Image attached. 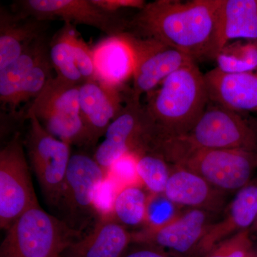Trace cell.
<instances>
[{
	"mask_svg": "<svg viewBox=\"0 0 257 257\" xmlns=\"http://www.w3.org/2000/svg\"><path fill=\"white\" fill-rule=\"evenodd\" d=\"M220 0L146 3L128 22L135 36L151 38L174 47L193 60H216Z\"/></svg>",
	"mask_w": 257,
	"mask_h": 257,
	"instance_id": "6da1fadb",
	"label": "cell"
},
{
	"mask_svg": "<svg viewBox=\"0 0 257 257\" xmlns=\"http://www.w3.org/2000/svg\"><path fill=\"white\" fill-rule=\"evenodd\" d=\"M150 94L145 106L157 133L164 136L189 133L209 103L204 74L196 62L170 74Z\"/></svg>",
	"mask_w": 257,
	"mask_h": 257,
	"instance_id": "7a4b0ae2",
	"label": "cell"
},
{
	"mask_svg": "<svg viewBox=\"0 0 257 257\" xmlns=\"http://www.w3.org/2000/svg\"><path fill=\"white\" fill-rule=\"evenodd\" d=\"M82 236L37 203L7 230L0 257H61L70 243Z\"/></svg>",
	"mask_w": 257,
	"mask_h": 257,
	"instance_id": "3957f363",
	"label": "cell"
},
{
	"mask_svg": "<svg viewBox=\"0 0 257 257\" xmlns=\"http://www.w3.org/2000/svg\"><path fill=\"white\" fill-rule=\"evenodd\" d=\"M257 135L236 111L209 102L192 130L171 139L172 158L193 150H243L255 152Z\"/></svg>",
	"mask_w": 257,
	"mask_h": 257,
	"instance_id": "277c9868",
	"label": "cell"
},
{
	"mask_svg": "<svg viewBox=\"0 0 257 257\" xmlns=\"http://www.w3.org/2000/svg\"><path fill=\"white\" fill-rule=\"evenodd\" d=\"M79 87L51 77L27 112L35 114L55 138L71 146L89 147L81 118Z\"/></svg>",
	"mask_w": 257,
	"mask_h": 257,
	"instance_id": "5b68a950",
	"label": "cell"
},
{
	"mask_svg": "<svg viewBox=\"0 0 257 257\" xmlns=\"http://www.w3.org/2000/svg\"><path fill=\"white\" fill-rule=\"evenodd\" d=\"M26 147L30 167L36 176L47 203L58 206L72 154L71 145L55 138L43 127L36 116L27 112Z\"/></svg>",
	"mask_w": 257,
	"mask_h": 257,
	"instance_id": "8992f818",
	"label": "cell"
},
{
	"mask_svg": "<svg viewBox=\"0 0 257 257\" xmlns=\"http://www.w3.org/2000/svg\"><path fill=\"white\" fill-rule=\"evenodd\" d=\"M154 126L145 106L128 93L121 112L106 128L93 157L107 174L114 162L126 154L146 153Z\"/></svg>",
	"mask_w": 257,
	"mask_h": 257,
	"instance_id": "52a82bcc",
	"label": "cell"
},
{
	"mask_svg": "<svg viewBox=\"0 0 257 257\" xmlns=\"http://www.w3.org/2000/svg\"><path fill=\"white\" fill-rule=\"evenodd\" d=\"M106 177L94 157L84 153L72 155L57 206L64 213L63 221L71 229L82 232L96 215V190Z\"/></svg>",
	"mask_w": 257,
	"mask_h": 257,
	"instance_id": "ba28073f",
	"label": "cell"
},
{
	"mask_svg": "<svg viewBox=\"0 0 257 257\" xmlns=\"http://www.w3.org/2000/svg\"><path fill=\"white\" fill-rule=\"evenodd\" d=\"M192 171L221 192H236L251 182L255 152L243 150H190L175 164Z\"/></svg>",
	"mask_w": 257,
	"mask_h": 257,
	"instance_id": "9c48e42d",
	"label": "cell"
},
{
	"mask_svg": "<svg viewBox=\"0 0 257 257\" xmlns=\"http://www.w3.org/2000/svg\"><path fill=\"white\" fill-rule=\"evenodd\" d=\"M38 203L20 134L0 151V227L8 230Z\"/></svg>",
	"mask_w": 257,
	"mask_h": 257,
	"instance_id": "30bf717a",
	"label": "cell"
},
{
	"mask_svg": "<svg viewBox=\"0 0 257 257\" xmlns=\"http://www.w3.org/2000/svg\"><path fill=\"white\" fill-rule=\"evenodd\" d=\"M215 214L189 209L160 224L133 233V242L148 243L180 256L197 257L203 238Z\"/></svg>",
	"mask_w": 257,
	"mask_h": 257,
	"instance_id": "8fae6325",
	"label": "cell"
},
{
	"mask_svg": "<svg viewBox=\"0 0 257 257\" xmlns=\"http://www.w3.org/2000/svg\"><path fill=\"white\" fill-rule=\"evenodd\" d=\"M20 12L41 21L62 20L71 25H84L97 29L107 36L124 33L128 22L116 13L105 11L92 0H24Z\"/></svg>",
	"mask_w": 257,
	"mask_h": 257,
	"instance_id": "7c38bea8",
	"label": "cell"
},
{
	"mask_svg": "<svg viewBox=\"0 0 257 257\" xmlns=\"http://www.w3.org/2000/svg\"><path fill=\"white\" fill-rule=\"evenodd\" d=\"M128 34L136 52L133 87L128 91L135 100L140 101L143 94L155 91L179 69L196 62L189 56L163 42Z\"/></svg>",
	"mask_w": 257,
	"mask_h": 257,
	"instance_id": "4fadbf2b",
	"label": "cell"
},
{
	"mask_svg": "<svg viewBox=\"0 0 257 257\" xmlns=\"http://www.w3.org/2000/svg\"><path fill=\"white\" fill-rule=\"evenodd\" d=\"M79 92L81 118L89 145L95 146L111 121L121 112L126 94L96 80L83 82Z\"/></svg>",
	"mask_w": 257,
	"mask_h": 257,
	"instance_id": "5bb4252c",
	"label": "cell"
},
{
	"mask_svg": "<svg viewBox=\"0 0 257 257\" xmlns=\"http://www.w3.org/2000/svg\"><path fill=\"white\" fill-rule=\"evenodd\" d=\"M96 81L107 87L123 90L133 79L136 52L130 34L107 36L92 48Z\"/></svg>",
	"mask_w": 257,
	"mask_h": 257,
	"instance_id": "9a60e30c",
	"label": "cell"
},
{
	"mask_svg": "<svg viewBox=\"0 0 257 257\" xmlns=\"http://www.w3.org/2000/svg\"><path fill=\"white\" fill-rule=\"evenodd\" d=\"M226 194L192 171L172 165L163 196L176 205L218 214L226 207Z\"/></svg>",
	"mask_w": 257,
	"mask_h": 257,
	"instance_id": "2e32d148",
	"label": "cell"
},
{
	"mask_svg": "<svg viewBox=\"0 0 257 257\" xmlns=\"http://www.w3.org/2000/svg\"><path fill=\"white\" fill-rule=\"evenodd\" d=\"M257 216V181L250 182L236 192L225 208L224 216L209 228L198 248L197 257H203L221 241L249 229Z\"/></svg>",
	"mask_w": 257,
	"mask_h": 257,
	"instance_id": "e0dca14e",
	"label": "cell"
},
{
	"mask_svg": "<svg viewBox=\"0 0 257 257\" xmlns=\"http://www.w3.org/2000/svg\"><path fill=\"white\" fill-rule=\"evenodd\" d=\"M209 102L231 110H257V74L228 73L217 67L204 74Z\"/></svg>",
	"mask_w": 257,
	"mask_h": 257,
	"instance_id": "ac0fdd59",
	"label": "cell"
},
{
	"mask_svg": "<svg viewBox=\"0 0 257 257\" xmlns=\"http://www.w3.org/2000/svg\"><path fill=\"white\" fill-rule=\"evenodd\" d=\"M133 233L113 217L100 218L89 234L73 241L62 257H121L131 243Z\"/></svg>",
	"mask_w": 257,
	"mask_h": 257,
	"instance_id": "d6986e66",
	"label": "cell"
},
{
	"mask_svg": "<svg viewBox=\"0 0 257 257\" xmlns=\"http://www.w3.org/2000/svg\"><path fill=\"white\" fill-rule=\"evenodd\" d=\"M0 69L16 60L34 42L45 36L47 22L21 13L0 10Z\"/></svg>",
	"mask_w": 257,
	"mask_h": 257,
	"instance_id": "ffe728a7",
	"label": "cell"
},
{
	"mask_svg": "<svg viewBox=\"0 0 257 257\" xmlns=\"http://www.w3.org/2000/svg\"><path fill=\"white\" fill-rule=\"evenodd\" d=\"M239 38L257 40V1L220 0L218 11L217 55L231 40Z\"/></svg>",
	"mask_w": 257,
	"mask_h": 257,
	"instance_id": "44dd1931",
	"label": "cell"
},
{
	"mask_svg": "<svg viewBox=\"0 0 257 257\" xmlns=\"http://www.w3.org/2000/svg\"><path fill=\"white\" fill-rule=\"evenodd\" d=\"M50 45L44 36L34 42L16 60L0 69V101L13 111L15 99L29 74L48 55Z\"/></svg>",
	"mask_w": 257,
	"mask_h": 257,
	"instance_id": "7402d4cb",
	"label": "cell"
},
{
	"mask_svg": "<svg viewBox=\"0 0 257 257\" xmlns=\"http://www.w3.org/2000/svg\"><path fill=\"white\" fill-rule=\"evenodd\" d=\"M150 196L136 184L125 186L116 192L112 216L125 227L146 226Z\"/></svg>",
	"mask_w": 257,
	"mask_h": 257,
	"instance_id": "603a6c76",
	"label": "cell"
},
{
	"mask_svg": "<svg viewBox=\"0 0 257 257\" xmlns=\"http://www.w3.org/2000/svg\"><path fill=\"white\" fill-rule=\"evenodd\" d=\"M74 25L64 23L50 43V57L56 77L64 82L80 85L84 82L74 59L72 35Z\"/></svg>",
	"mask_w": 257,
	"mask_h": 257,
	"instance_id": "cb8c5ba5",
	"label": "cell"
},
{
	"mask_svg": "<svg viewBox=\"0 0 257 257\" xmlns=\"http://www.w3.org/2000/svg\"><path fill=\"white\" fill-rule=\"evenodd\" d=\"M139 180L152 195H163L171 174L168 162L160 155L145 153L139 155L137 162Z\"/></svg>",
	"mask_w": 257,
	"mask_h": 257,
	"instance_id": "d4e9b609",
	"label": "cell"
},
{
	"mask_svg": "<svg viewBox=\"0 0 257 257\" xmlns=\"http://www.w3.org/2000/svg\"><path fill=\"white\" fill-rule=\"evenodd\" d=\"M217 68L228 73H248L257 69V44L227 45L216 57Z\"/></svg>",
	"mask_w": 257,
	"mask_h": 257,
	"instance_id": "484cf974",
	"label": "cell"
},
{
	"mask_svg": "<svg viewBox=\"0 0 257 257\" xmlns=\"http://www.w3.org/2000/svg\"><path fill=\"white\" fill-rule=\"evenodd\" d=\"M52 63H51L50 52L32 69L23 85L20 88L16 99H15L13 111L16 110L22 104L33 101L46 85L52 76Z\"/></svg>",
	"mask_w": 257,
	"mask_h": 257,
	"instance_id": "4316f807",
	"label": "cell"
},
{
	"mask_svg": "<svg viewBox=\"0 0 257 257\" xmlns=\"http://www.w3.org/2000/svg\"><path fill=\"white\" fill-rule=\"evenodd\" d=\"M249 229L244 230L221 241L203 257H248L252 253Z\"/></svg>",
	"mask_w": 257,
	"mask_h": 257,
	"instance_id": "83f0119b",
	"label": "cell"
},
{
	"mask_svg": "<svg viewBox=\"0 0 257 257\" xmlns=\"http://www.w3.org/2000/svg\"><path fill=\"white\" fill-rule=\"evenodd\" d=\"M72 45L76 64L84 82L96 80L92 49L79 36L76 29L72 32Z\"/></svg>",
	"mask_w": 257,
	"mask_h": 257,
	"instance_id": "f1b7e54d",
	"label": "cell"
},
{
	"mask_svg": "<svg viewBox=\"0 0 257 257\" xmlns=\"http://www.w3.org/2000/svg\"><path fill=\"white\" fill-rule=\"evenodd\" d=\"M139 155L135 154H126L121 157L114 165L111 166L107 172V176L115 183H126L127 185L135 184L133 181L138 179L137 174V162Z\"/></svg>",
	"mask_w": 257,
	"mask_h": 257,
	"instance_id": "f546056e",
	"label": "cell"
},
{
	"mask_svg": "<svg viewBox=\"0 0 257 257\" xmlns=\"http://www.w3.org/2000/svg\"><path fill=\"white\" fill-rule=\"evenodd\" d=\"M121 257H179L148 243L133 242Z\"/></svg>",
	"mask_w": 257,
	"mask_h": 257,
	"instance_id": "4dcf8cb0",
	"label": "cell"
},
{
	"mask_svg": "<svg viewBox=\"0 0 257 257\" xmlns=\"http://www.w3.org/2000/svg\"><path fill=\"white\" fill-rule=\"evenodd\" d=\"M96 6L109 13H116L123 8L143 9L146 3L143 0H92Z\"/></svg>",
	"mask_w": 257,
	"mask_h": 257,
	"instance_id": "1f68e13d",
	"label": "cell"
},
{
	"mask_svg": "<svg viewBox=\"0 0 257 257\" xmlns=\"http://www.w3.org/2000/svg\"><path fill=\"white\" fill-rule=\"evenodd\" d=\"M249 231L250 233H251V236H252V234H257V216L252 226L250 228Z\"/></svg>",
	"mask_w": 257,
	"mask_h": 257,
	"instance_id": "d6a6232c",
	"label": "cell"
},
{
	"mask_svg": "<svg viewBox=\"0 0 257 257\" xmlns=\"http://www.w3.org/2000/svg\"><path fill=\"white\" fill-rule=\"evenodd\" d=\"M248 257H257V254L252 252L251 253V254L249 255V256Z\"/></svg>",
	"mask_w": 257,
	"mask_h": 257,
	"instance_id": "836d02e7",
	"label": "cell"
},
{
	"mask_svg": "<svg viewBox=\"0 0 257 257\" xmlns=\"http://www.w3.org/2000/svg\"><path fill=\"white\" fill-rule=\"evenodd\" d=\"M61 257H62V256H61Z\"/></svg>",
	"mask_w": 257,
	"mask_h": 257,
	"instance_id": "e575fe53",
	"label": "cell"
}]
</instances>
